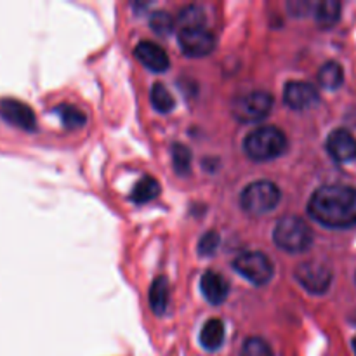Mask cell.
Here are the masks:
<instances>
[{
  "instance_id": "6da1fadb",
  "label": "cell",
  "mask_w": 356,
  "mask_h": 356,
  "mask_svg": "<svg viewBox=\"0 0 356 356\" xmlns=\"http://www.w3.org/2000/svg\"><path fill=\"white\" fill-rule=\"evenodd\" d=\"M308 214L325 228H353L356 226V188L346 184L318 188L308 202Z\"/></svg>"
},
{
  "instance_id": "7a4b0ae2",
  "label": "cell",
  "mask_w": 356,
  "mask_h": 356,
  "mask_svg": "<svg viewBox=\"0 0 356 356\" xmlns=\"http://www.w3.org/2000/svg\"><path fill=\"white\" fill-rule=\"evenodd\" d=\"M289 148L287 136L282 129L273 125H263L254 129L243 139V152L256 162H268L284 155Z\"/></svg>"
},
{
  "instance_id": "3957f363",
  "label": "cell",
  "mask_w": 356,
  "mask_h": 356,
  "mask_svg": "<svg viewBox=\"0 0 356 356\" xmlns=\"http://www.w3.org/2000/svg\"><path fill=\"white\" fill-rule=\"evenodd\" d=\"M273 242L284 252H305L313 243V229L299 216H285L275 226Z\"/></svg>"
},
{
  "instance_id": "277c9868",
  "label": "cell",
  "mask_w": 356,
  "mask_h": 356,
  "mask_svg": "<svg viewBox=\"0 0 356 356\" xmlns=\"http://www.w3.org/2000/svg\"><path fill=\"white\" fill-rule=\"evenodd\" d=\"M280 198L282 193L277 184L271 181H256L242 191L240 204H242L243 211L249 214L261 216L275 211L277 205L280 204Z\"/></svg>"
},
{
  "instance_id": "5b68a950",
  "label": "cell",
  "mask_w": 356,
  "mask_h": 356,
  "mask_svg": "<svg viewBox=\"0 0 356 356\" xmlns=\"http://www.w3.org/2000/svg\"><path fill=\"white\" fill-rule=\"evenodd\" d=\"M273 108V97L264 90H250L232 104V113L242 124H256L266 118Z\"/></svg>"
},
{
  "instance_id": "8992f818",
  "label": "cell",
  "mask_w": 356,
  "mask_h": 356,
  "mask_svg": "<svg viewBox=\"0 0 356 356\" xmlns=\"http://www.w3.org/2000/svg\"><path fill=\"white\" fill-rule=\"evenodd\" d=\"M233 268L238 275L254 285H266L273 278L275 268L270 257L263 252L240 254L233 261Z\"/></svg>"
},
{
  "instance_id": "52a82bcc",
  "label": "cell",
  "mask_w": 356,
  "mask_h": 356,
  "mask_svg": "<svg viewBox=\"0 0 356 356\" xmlns=\"http://www.w3.org/2000/svg\"><path fill=\"white\" fill-rule=\"evenodd\" d=\"M294 277L301 287H305L309 294H325L332 285V271L325 264L316 261H305L298 264L294 270Z\"/></svg>"
},
{
  "instance_id": "ba28073f",
  "label": "cell",
  "mask_w": 356,
  "mask_h": 356,
  "mask_svg": "<svg viewBox=\"0 0 356 356\" xmlns=\"http://www.w3.org/2000/svg\"><path fill=\"white\" fill-rule=\"evenodd\" d=\"M179 47L190 58H204L216 49V37L207 28L179 31Z\"/></svg>"
},
{
  "instance_id": "9c48e42d",
  "label": "cell",
  "mask_w": 356,
  "mask_h": 356,
  "mask_svg": "<svg viewBox=\"0 0 356 356\" xmlns=\"http://www.w3.org/2000/svg\"><path fill=\"white\" fill-rule=\"evenodd\" d=\"M284 101L289 108L298 111H305L318 104L320 94L313 83L301 82V80H292L287 82L284 89Z\"/></svg>"
},
{
  "instance_id": "30bf717a",
  "label": "cell",
  "mask_w": 356,
  "mask_h": 356,
  "mask_svg": "<svg viewBox=\"0 0 356 356\" xmlns=\"http://www.w3.org/2000/svg\"><path fill=\"white\" fill-rule=\"evenodd\" d=\"M327 152L339 163L353 162L356 160V138L346 129H336L327 138Z\"/></svg>"
},
{
  "instance_id": "8fae6325",
  "label": "cell",
  "mask_w": 356,
  "mask_h": 356,
  "mask_svg": "<svg viewBox=\"0 0 356 356\" xmlns=\"http://www.w3.org/2000/svg\"><path fill=\"white\" fill-rule=\"evenodd\" d=\"M134 56L143 66H146L152 72H167L170 66V59L167 56L165 49L162 45L155 44V42L143 40L139 42L138 47L134 49Z\"/></svg>"
},
{
  "instance_id": "7c38bea8",
  "label": "cell",
  "mask_w": 356,
  "mask_h": 356,
  "mask_svg": "<svg viewBox=\"0 0 356 356\" xmlns=\"http://www.w3.org/2000/svg\"><path fill=\"white\" fill-rule=\"evenodd\" d=\"M0 115L9 124L24 129V131H35V127H37V118H35L33 110L17 99H3L0 103Z\"/></svg>"
},
{
  "instance_id": "4fadbf2b",
  "label": "cell",
  "mask_w": 356,
  "mask_h": 356,
  "mask_svg": "<svg viewBox=\"0 0 356 356\" xmlns=\"http://www.w3.org/2000/svg\"><path fill=\"white\" fill-rule=\"evenodd\" d=\"M200 289L204 298L207 299L211 305L219 306L228 299L229 282L226 280L222 275L216 273V271H205V273L202 275Z\"/></svg>"
},
{
  "instance_id": "5bb4252c",
  "label": "cell",
  "mask_w": 356,
  "mask_h": 356,
  "mask_svg": "<svg viewBox=\"0 0 356 356\" xmlns=\"http://www.w3.org/2000/svg\"><path fill=\"white\" fill-rule=\"evenodd\" d=\"M200 343L207 351H218L225 344V323L221 318L207 320L202 327Z\"/></svg>"
},
{
  "instance_id": "9a60e30c",
  "label": "cell",
  "mask_w": 356,
  "mask_h": 356,
  "mask_svg": "<svg viewBox=\"0 0 356 356\" xmlns=\"http://www.w3.org/2000/svg\"><path fill=\"white\" fill-rule=\"evenodd\" d=\"M169 282L165 277L155 278V282L149 287V308L155 315H165L167 308H169Z\"/></svg>"
},
{
  "instance_id": "2e32d148",
  "label": "cell",
  "mask_w": 356,
  "mask_h": 356,
  "mask_svg": "<svg viewBox=\"0 0 356 356\" xmlns=\"http://www.w3.org/2000/svg\"><path fill=\"white\" fill-rule=\"evenodd\" d=\"M315 21L320 28H332L341 19V3L337 0H322L315 6Z\"/></svg>"
},
{
  "instance_id": "e0dca14e",
  "label": "cell",
  "mask_w": 356,
  "mask_h": 356,
  "mask_svg": "<svg viewBox=\"0 0 356 356\" xmlns=\"http://www.w3.org/2000/svg\"><path fill=\"white\" fill-rule=\"evenodd\" d=\"M160 195V184L155 177L143 176L141 179L136 183V186L131 191V200L134 204H148V202L155 200Z\"/></svg>"
},
{
  "instance_id": "ac0fdd59",
  "label": "cell",
  "mask_w": 356,
  "mask_h": 356,
  "mask_svg": "<svg viewBox=\"0 0 356 356\" xmlns=\"http://www.w3.org/2000/svg\"><path fill=\"white\" fill-rule=\"evenodd\" d=\"M318 82L320 86L329 90L339 89L344 83V70L337 61H327L318 70Z\"/></svg>"
},
{
  "instance_id": "d6986e66",
  "label": "cell",
  "mask_w": 356,
  "mask_h": 356,
  "mask_svg": "<svg viewBox=\"0 0 356 356\" xmlns=\"http://www.w3.org/2000/svg\"><path fill=\"white\" fill-rule=\"evenodd\" d=\"M54 111L58 113V117L61 118L63 125H65L66 129H70V131L82 129L87 122L86 113H83L80 108L73 106V104H59Z\"/></svg>"
},
{
  "instance_id": "ffe728a7",
  "label": "cell",
  "mask_w": 356,
  "mask_h": 356,
  "mask_svg": "<svg viewBox=\"0 0 356 356\" xmlns=\"http://www.w3.org/2000/svg\"><path fill=\"white\" fill-rule=\"evenodd\" d=\"M177 24L181 30H197L205 28V10L198 6H188L177 16ZM179 30V31H181Z\"/></svg>"
},
{
  "instance_id": "44dd1931",
  "label": "cell",
  "mask_w": 356,
  "mask_h": 356,
  "mask_svg": "<svg viewBox=\"0 0 356 356\" xmlns=\"http://www.w3.org/2000/svg\"><path fill=\"white\" fill-rule=\"evenodd\" d=\"M149 101H152L153 108H155L159 113H169V111H172L174 106H176V101H174L172 94H170L169 89L160 82H156L155 86L152 87Z\"/></svg>"
},
{
  "instance_id": "7402d4cb",
  "label": "cell",
  "mask_w": 356,
  "mask_h": 356,
  "mask_svg": "<svg viewBox=\"0 0 356 356\" xmlns=\"http://www.w3.org/2000/svg\"><path fill=\"white\" fill-rule=\"evenodd\" d=\"M172 163L179 176H188L191 170V152L183 143L172 145Z\"/></svg>"
},
{
  "instance_id": "603a6c76",
  "label": "cell",
  "mask_w": 356,
  "mask_h": 356,
  "mask_svg": "<svg viewBox=\"0 0 356 356\" xmlns=\"http://www.w3.org/2000/svg\"><path fill=\"white\" fill-rule=\"evenodd\" d=\"M149 26H152V30L159 37H167V35L172 33L174 26H176V21H174V17L167 10H156L149 17Z\"/></svg>"
},
{
  "instance_id": "cb8c5ba5",
  "label": "cell",
  "mask_w": 356,
  "mask_h": 356,
  "mask_svg": "<svg viewBox=\"0 0 356 356\" xmlns=\"http://www.w3.org/2000/svg\"><path fill=\"white\" fill-rule=\"evenodd\" d=\"M240 356H273V350L270 344L261 337H249L242 344Z\"/></svg>"
},
{
  "instance_id": "d4e9b609",
  "label": "cell",
  "mask_w": 356,
  "mask_h": 356,
  "mask_svg": "<svg viewBox=\"0 0 356 356\" xmlns=\"http://www.w3.org/2000/svg\"><path fill=\"white\" fill-rule=\"evenodd\" d=\"M221 238L216 232H207L202 235L200 242H198V254L200 256H212L218 250Z\"/></svg>"
},
{
  "instance_id": "484cf974",
  "label": "cell",
  "mask_w": 356,
  "mask_h": 356,
  "mask_svg": "<svg viewBox=\"0 0 356 356\" xmlns=\"http://www.w3.org/2000/svg\"><path fill=\"white\" fill-rule=\"evenodd\" d=\"M315 6L316 2H312V0H291L287 3V9L292 16L301 17V16H308L309 13H315Z\"/></svg>"
},
{
  "instance_id": "4316f807",
  "label": "cell",
  "mask_w": 356,
  "mask_h": 356,
  "mask_svg": "<svg viewBox=\"0 0 356 356\" xmlns=\"http://www.w3.org/2000/svg\"><path fill=\"white\" fill-rule=\"evenodd\" d=\"M353 351H355V355H356V337L353 339Z\"/></svg>"
}]
</instances>
